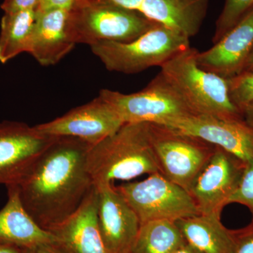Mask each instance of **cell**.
Wrapping results in <instances>:
<instances>
[{
  "label": "cell",
  "mask_w": 253,
  "mask_h": 253,
  "mask_svg": "<svg viewBox=\"0 0 253 253\" xmlns=\"http://www.w3.org/2000/svg\"><path fill=\"white\" fill-rule=\"evenodd\" d=\"M253 9V0H225L216 22L213 43L219 41Z\"/></svg>",
  "instance_id": "7402d4cb"
},
{
  "label": "cell",
  "mask_w": 253,
  "mask_h": 253,
  "mask_svg": "<svg viewBox=\"0 0 253 253\" xmlns=\"http://www.w3.org/2000/svg\"><path fill=\"white\" fill-rule=\"evenodd\" d=\"M190 38L164 25H155L129 42L104 41L91 46L93 54L110 71L136 74L160 66L190 46Z\"/></svg>",
  "instance_id": "5b68a950"
},
{
  "label": "cell",
  "mask_w": 253,
  "mask_h": 253,
  "mask_svg": "<svg viewBox=\"0 0 253 253\" xmlns=\"http://www.w3.org/2000/svg\"><path fill=\"white\" fill-rule=\"evenodd\" d=\"M76 0H38L37 12H44L51 10L62 9L69 11Z\"/></svg>",
  "instance_id": "484cf974"
},
{
  "label": "cell",
  "mask_w": 253,
  "mask_h": 253,
  "mask_svg": "<svg viewBox=\"0 0 253 253\" xmlns=\"http://www.w3.org/2000/svg\"><path fill=\"white\" fill-rule=\"evenodd\" d=\"M168 126L225 150L245 162L253 158V129L244 120L191 115Z\"/></svg>",
  "instance_id": "4fadbf2b"
},
{
  "label": "cell",
  "mask_w": 253,
  "mask_h": 253,
  "mask_svg": "<svg viewBox=\"0 0 253 253\" xmlns=\"http://www.w3.org/2000/svg\"><path fill=\"white\" fill-rule=\"evenodd\" d=\"M57 136L24 123H0V184L18 186Z\"/></svg>",
  "instance_id": "30bf717a"
},
{
  "label": "cell",
  "mask_w": 253,
  "mask_h": 253,
  "mask_svg": "<svg viewBox=\"0 0 253 253\" xmlns=\"http://www.w3.org/2000/svg\"><path fill=\"white\" fill-rule=\"evenodd\" d=\"M227 82L231 101L240 111L253 102V73H241Z\"/></svg>",
  "instance_id": "603a6c76"
},
{
  "label": "cell",
  "mask_w": 253,
  "mask_h": 253,
  "mask_svg": "<svg viewBox=\"0 0 253 253\" xmlns=\"http://www.w3.org/2000/svg\"><path fill=\"white\" fill-rule=\"evenodd\" d=\"M241 113L244 122L253 129V102L245 106Z\"/></svg>",
  "instance_id": "f1b7e54d"
},
{
  "label": "cell",
  "mask_w": 253,
  "mask_h": 253,
  "mask_svg": "<svg viewBox=\"0 0 253 253\" xmlns=\"http://www.w3.org/2000/svg\"><path fill=\"white\" fill-rule=\"evenodd\" d=\"M234 231L235 248L233 253H253V224Z\"/></svg>",
  "instance_id": "d4e9b609"
},
{
  "label": "cell",
  "mask_w": 253,
  "mask_h": 253,
  "mask_svg": "<svg viewBox=\"0 0 253 253\" xmlns=\"http://www.w3.org/2000/svg\"><path fill=\"white\" fill-rule=\"evenodd\" d=\"M185 242L175 221H150L141 224L131 253H172Z\"/></svg>",
  "instance_id": "44dd1931"
},
{
  "label": "cell",
  "mask_w": 253,
  "mask_h": 253,
  "mask_svg": "<svg viewBox=\"0 0 253 253\" xmlns=\"http://www.w3.org/2000/svg\"><path fill=\"white\" fill-rule=\"evenodd\" d=\"M116 189L137 214L141 224L154 220L176 221L200 214L189 193L161 173Z\"/></svg>",
  "instance_id": "ba28073f"
},
{
  "label": "cell",
  "mask_w": 253,
  "mask_h": 253,
  "mask_svg": "<svg viewBox=\"0 0 253 253\" xmlns=\"http://www.w3.org/2000/svg\"><path fill=\"white\" fill-rule=\"evenodd\" d=\"M37 18L36 9L4 13L0 30V63L28 53Z\"/></svg>",
  "instance_id": "ffe728a7"
},
{
  "label": "cell",
  "mask_w": 253,
  "mask_h": 253,
  "mask_svg": "<svg viewBox=\"0 0 253 253\" xmlns=\"http://www.w3.org/2000/svg\"><path fill=\"white\" fill-rule=\"evenodd\" d=\"M239 204L246 206L252 214L253 224V158L246 163L239 186L229 201V204Z\"/></svg>",
  "instance_id": "cb8c5ba5"
},
{
  "label": "cell",
  "mask_w": 253,
  "mask_h": 253,
  "mask_svg": "<svg viewBox=\"0 0 253 253\" xmlns=\"http://www.w3.org/2000/svg\"><path fill=\"white\" fill-rule=\"evenodd\" d=\"M24 253H33V252L32 250L26 249V251H24Z\"/></svg>",
  "instance_id": "d6a6232c"
},
{
  "label": "cell",
  "mask_w": 253,
  "mask_h": 253,
  "mask_svg": "<svg viewBox=\"0 0 253 253\" xmlns=\"http://www.w3.org/2000/svg\"><path fill=\"white\" fill-rule=\"evenodd\" d=\"M26 250L16 245L0 242V253H24Z\"/></svg>",
  "instance_id": "f546056e"
},
{
  "label": "cell",
  "mask_w": 253,
  "mask_h": 253,
  "mask_svg": "<svg viewBox=\"0 0 253 253\" xmlns=\"http://www.w3.org/2000/svg\"><path fill=\"white\" fill-rule=\"evenodd\" d=\"M7 189V203L0 211V242L28 250L55 242L54 234L40 227L23 207L17 186Z\"/></svg>",
  "instance_id": "ac0fdd59"
},
{
  "label": "cell",
  "mask_w": 253,
  "mask_h": 253,
  "mask_svg": "<svg viewBox=\"0 0 253 253\" xmlns=\"http://www.w3.org/2000/svg\"><path fill=\"white\" fill-rule=\"evenodd\" d=\"M91 146L57 136L16 186L23 207L44 230L52 233L67 220L94 186L86 166Z\"/></svg>",
  "instance_id": "6da1fadb"
},
{
  "label": "cell",
  "mask_w": 253,
  "mask_h": 253,
  "mask_svg": "<svg viewBox=\"0 0 253 253\" xmlns=\"http://www.w3.org/2000/svg\"><path fill=\"white\" fill-rule=\"evenodd\" d=\"M32 251L33 253H63L55 242L42 245Z\"/></svg>",
  "instance_id": "83f0119b"
},
{
  "label": "cell",
  "mask_w": 253,
  "mask_h": 253,
  "mask_svg": "<svg viewBox=\"0 0 253 253\" xmlns=\"http://www.w3.org/2000/svg\"><path fill=\"white\" fill-rule=\"evenodd\" d=\"M242 73H253V48L249 54V57L246 60V63L243 68ZM241 74V73H240Z\"/></svg>",
  "instance_id": "1f68e13d"
},
{
  "label": "cell",
  "mask_w": 253,
  "mask_h": 253,
  "mask_svg": "<svg viewBox=\"0 0 253 253\" xmlns=\"http://www.w3.org/2000/svg\"><path fill=\"white\" fill-rule=\"evenodd\" d=\"M38 0H4L1 5L4 13L36 9Z\"/></svg>",
  "instance_id": "4316f807"
},
{
  "label": "cell",
  "mask_w": 253,
  "mask_h": 253,
  "mask_svg": "<svg viewBox=\"0 0 253 253\" xmlns=\"http://www.w3.org/2000/svg\"><path fill=\"white\" fill-rule=\"evenodd\" d=\"M51 234L63 253H110L100 231L94 186L77 211Z\"/></svg>",
  "instance_id": "2e32d148"
},
{
  "label": "cell",
  "mask_w": 253,
  "mask_h": 253,
  "mask_svg": "<svg viewBox=\"0 0 253 253\" xmlns=\"http://www.w3.org/2000/svg\"><path fill=\"white\" fill-rule=\"evenodd\" d=\"M198 52L191 46L182 50L161 66L160 74L194 115L244 120L231 101L227 80L200 67Z\"/></svg>",
  "instance_id": "3957f363"
},
{
  "label": "cell",
  "mask_w": 253,
  "mask_h": 253,
  "mask_svg": "<svg viewBox=\"0 0 253 253\" xmlns=\"http://www.w3.org/2000/svg\"><path fill=\"white\" fill-rule=\"evenodd\" d=\"M172 253H204L200 251L199 250L196 249L194 246H191V245L187 244L185 242L184 244L181 245L179 246L177 249L174 252Z\"/></svg>",
  "instance_id": "4dcf8cb0"
},
{
  "label": "cell",
  "mask_w": 253,
  "mask_h": 253,
  "mask_svg": "<svg viewBox=\"0 0 253 253\" xmlns=\"http://www.w3.org/2000/svg\"><path fill=\"white\" fill-rule=\"evenodd\" d=\"M99 95L112 106L124 123H148L169 126L194 115L160 73L137 92L123 94L104 89Z\"/></svg>",
  "instance_id": "8992f818"
},
{
  "label": "cell",
  "mask_w": 253,
  "mask_h": 253,
  "mask_svg": "<svg viewBox=\"0 0 253 253\" xmlns=\"http://www.w3.org/2000/svg\"><path fill=\"white\" fill-rule=\"evenodd\" d=\"M123 124L112 106L99 95L61 117L36 126L46 135L71 136L95 145L112 135Z\"/></svg>",
  "instance_id": "8fae6325"
},
{
  "label": "cell",
  "mask_w": 253,
  "mask_h": 253,
  "mask_svg": "<svg viewBox=\"0 0 253 253\" xmlns=\"http://www.w3.org/2000/svg\"><path fill=\"white\" fill-rule=\"evenodd\" d=\"M253 48V9L196 61L205 71L229 79L241 73Z\"/></svg>",
  "instance_id": "5bb4252c"
},
{
  "label": "cell",
  "mask_w": 253,
  "mask_h": 253,
  "mask_svg": "<svg viewBox=\"0 0 253 253\" xmlns=\"http://www.w3.org/2000/svg\"><path fill=\"white\" fill-rule=\"evenodd\" d=\"M192 38L207 15L210 0H104Z\"/></svg>",
  "instance_id": "9a60e30c"
},
{
  "label": "cell",
  "mask_w": 253,
  "mask_h": 253,
  "mask_svg": "<svg viewBox=\"0 0 253 253\" xmlns=\"http://www.w3.org/2000/svg\"><path fill=\"white\" fill-rule=\"evenodd\" d=\"M86 166L96 188L116 180L129 181L143 174L161 173L149 123H124L112 135L91 146Z\"/></svg>",
  "instance_id": "7a4b0ae2"
},
{
  "label": "cell",
  "mask_w": 253,
  "mask_h": 253,
  "mask_svg": "<svg viewBox=\"0 0 253 253\" xmlns=\"http://www.w3.org/2000/svg\"><path fill=\"white\" fill-rule=\"evenodd\" d=\"M157 23L142 15L104 0H76L68 11L66 34L74 44L129 42Z\"/></svg>",
  "instance_id": "277c9868"
},
{
  "label": "cell",
  "mask_w": 253,
  "mask_h": 253,
  "mask_svg": "<svg viewBox=\"0 0 253 253\" xmlns=\"http://www.w3.org/2000/svg\"><path fill=\"white\" fill-rule=\"evenodd\" d=\"M68 12L62 9L37 12L28 54L41 66H54L76 46L69 41L66 34Z\"/></svg>",
  "instance_id": "e0dca14e"
},
{
  "label": "cell",
  "mask_w": 253,
  "mask_h": 253,
  "mask_svg": "<svg viewBox=\"0 0 253 253\" xmlns=\"http://www.w3.org/2000/svg\"><path fill=\"white\" fill-rule=\"evenodd\" d=\"M175 222L186 242L201 252L234 253V231L223 225L221 217L199 214Z\"/></svg>",
  "instance_id": "d6986e66"
},
{
  "label": "cell",
  "mask_w": 253,
  "mask_h": 253,
  "mask_svg": "<svg viewBox=\"0 0 253 253\" xmlns=\"http://www.w3.org/2000/svg\"><path fill=\"white\" fill-rule=\"evenodd\" d=\"M96 189L98 221L108 251L110 253H131L141 227L137 214L114 184Z\"/></svg>",
  "instance_id": "7c38bea8"
},
{
  "label": "cell",
  "mask_w": 253,
  "mask_h": 253,
  "mask_svg": "<svg viewBox=\"0 0 253 253\" xmlns=\"http://www.w3.org/2000/svg\"><path fill=\"white\" fill-rule=\"evenodd\" d=\"M149 129L161 174L189 192L216 146L163 125L149 123Z\"/></svg>",
  "instance_id": "52a82bcc"
},
{
  "label": "cell",
  "mask_w": 253,
  "mask_h": 253,
  "mask_svg": "<svg viewBox=\"0 0 253 253\" xmlns=\"http://www.w3.org/2000/svg\"><path fill=\"white\" fill-rule=\"evenodd\" d=\"M246 163L216 146L189 190L200 214L221 217L239 186Z\"/></svg>",
  "instance_id": "9c48e42d"
}]
</instances>
